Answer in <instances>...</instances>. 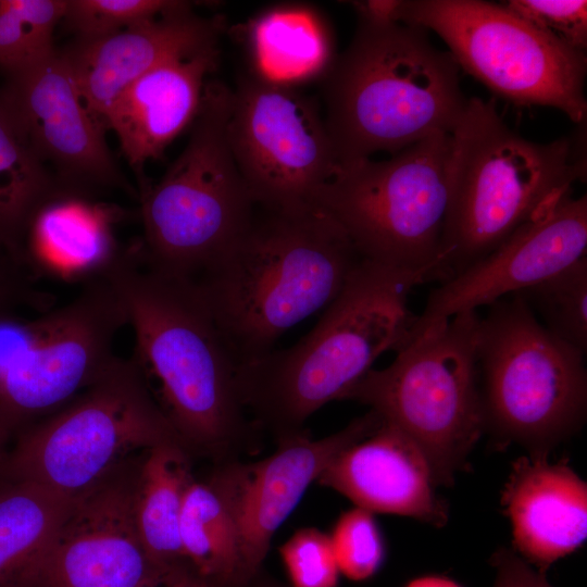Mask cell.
Returning a JSON list of instances; mask_svg holds the SVG:
<instances>
[{"instance_id":"obj_1","label":"cell","mask_w":587,"mask_h":587,"mask_svg":"<svg viewBox=\"0 0 587 587\" xmlns=\"http://www.w3.org/2000/svg\"><path fill=\"white\" fill-rule=\"evenodd\" d=\"M105 275L133 328V355L189 452L237 459L252 445L255 425L239 398L237 364L197 285L148 267L132 246Z\"/></svg>"},{"instance_id":"obj_2","label":"cell","mask_w":587,"mask_h":587,"mask_svg":"<svg viewBox=\"0 0 587 587\" xmlns=\"http://www.w3.org/2000/svg\"><path fill=\"white\" fill-rule=\"evenodd\" d=\"M361 261L344 229L316 204H255L241 232L192 282L238 367L324 310Z\"/></svg>"},{"instance_id":"obj_3","label":"cell","mask_w":587,"mask_h":587,"mask_svg":"<svg viewBox=\"0 0 587 587\" xmlns=\"http://www.w3.org/2000/svg\"><path fill=\"white\" fill-rule=\"evenodd\" d=\"M422 280L363 260L314 327L298 342L237 367V388L253 424L276 442L304 433L305 421L346 394L387 351L408 340L410 291Z\"/></svg>"},{"instance_id":"obj_4","label":"cell","mask_w":587,"mask_h":587,"mask_svg":"<svg viewBox=\"0 0 587 587\" xmlns=\"http://www.w3.org/2000/svg\"><path fill=\"white\" fill-rule=\"evenodd\" d=\"M322 83L338 165L451 134L467 102L452 55L427 30L394 20L358 16Z\"/></svg>"},{"instance_id":"obj_5","label":"cell","mask_w":587,"mask_h":587,"mask_svg":"<svg viewBox=\"0 0 587 587\" xmlns=\"http://www.w3.org/2000/svg\"><path fill=\"white\" fill-rule=\"evenodd\" d=\"M586 178L585 128L551 142L510 128L473 97L451 133L440 283L484 258Z\"/></svg>"},{"instance_id":"obj_6","label":"cell","mask_w":587,"mask_h":587,"mask_svg":"<svg viewBox=\"0 0 587 587\" xmlns=\"http://www.w3.org/2000/svg\"><path fill=\"white\" fill-rule=\"evenodd\" d=\"M233 90L207 82L188 141L161 179L138 189V259L165 275L193 280L248 223L255 201L233 157L227 122Z\"/></svg>"},{"instance_id":"obj_7","label":"cell","mask_w":587,"mask_h":587,"mask_svg":"<svg viewBox=\"0 0 587 587\" xmlns=\"http://www.w3.org/2000/svg\"><path fill=\"white\" fill-rule=\"evenodd\" d=\"M479 322L477 311H465L410 338L390 365L370 370L344 397L369 405L408 436L435 485H452L485 430Z\"/></svg>"},{"instance_id":"obj_8","label":"cell","mask_w":587,"mask_h":587,"mask_svg":"<svg viewBox=\"0 0 587 587\" xmlns=\"http://www.w3.org/2000/svg\"><path fill=\"white\" fill-rule=\"evenodd\" d=\"M14 438L0 476L32 482L68 499L150 448L178 444L187 449L134 355L116 357L71 402Z\"/></svg>"},{"instance_id":"obj_9","label":"cell","mask_w":587,"mask_h":587,"mask_svg":"<svg viewBox=\"0 0 587 587\" xmlns=\"http://www.w3.org/2000/svg\"><path fill=\"white\" fill-rule=\"evenodd\" d=\"M451 134H437L385 161L340 164L317 193L320 207L363 260L440 282L449 203Z\"/></svg>"},{"instance_id":"obj_10","label":"cell","mask_w":587,"mask_h":587,"mask_svg":"<svg viewBox=\"0 0 587 587\" xmlns=\"http://www.w3.org/2000/svg\"><path fill=\"white\" fill-rule=\"evenodd\" d=\"M489 308L477 337L485 429L548 455L585 420V354L552 335L520 294Z\"/></svg>"},{"instance_id":"obj_11","label":"cell","mask_w":587,"mask_h":587,"mask_svg":"<svg viewBox=\"0 0 587 587\" xmlns=\"http://www.w3.org/2000/svg\"><path fill=\"white\" fill-rule=\"evenodd\" d=\"M80 286L35 317L0 316V428L9 439L71 402L117 357L128 322L116 289L107 275Z\"/></svg>"},{"instance_id":"obj_12","label":"cell","mask_w":587,"mask_h":587,"mask_svg":"<svg viewBox=\"0 0 587 587\" xmlns=\"http://www.w3.org/2000/svg\"><path fill=\"white\" fill-rule=\"evenodd\" d=\"M395 21L433 30L460 70L517 105H544L586 121L585 52L482 0H395Z\"/></svg>"},{"instance_id":"obj_13","label":"cell","mask_w":587,"mask_h":587,"mask_svg":"<svg viewBox=\"0 0 587 587\" xmlns=\"http://www.w3.org/2000/svg\"><path fill=\"white\" fill-rule=\"evenodd\" d=\"M228 143L257 204H314L338 168L317 102L298 88L251 75L232 93Z\"/></svg>"},{"instance_id":"obj_14","label":"cell","mask_w":587,"mask_h":587,"mask_svg":"<svg viewBox=\"0 0 587 587\" xmlns=\"http://www.w3.org/2000/svg\"><path fill=\"white\" fill-rule=\"evenodd\" d=\"M7 76L0 96L61 195H136L107 143L108 129L85 105L63 50Z\"/></svg>"},{"instance_id":"obj_15","label":"cell","mask_w":587,"mask_h":587,"mask_svg":"<svg viewBox=\"0 0 587 587\" xmlns=\"http://www.w3.org/2000/svg\"><path fill=\"white\" fill-rule=\"evenodd\" d=\"M142 453L71 499L30 587H139L159 566L134 515Z\"/></svg>"},{"instance_id":"obj_16","label":"cell","mask_w":587,"mask_h":587,"mask_svg":"<svg viewBox=\"0 0 587 587\" xmlns=\"http://www.w3.org/2000/svg\"><path fill=\"white\" fill-rule=\"evenodd\" d=\"M587 197L572 191L480 260L442 282L415 315L410 338L465 311H477L587 257Z\"/></svg>"},{"instance_id":"obj_17","label":"cell","mask_w":587,"mask_h":587,"mask_svg":"<svg viewBox=\"0 0 587 587\" xmlns=\"http://www.w3.org/2000/svg\"><path fill=\"white\" fill-rule=\"evenodd\" d=\"M223 30V18L200 16L184 1L112 35L77 40L63 52L85 105L103 124L107 109L132 82L165 61L217 45Z\"/></svg>"},{"instance_id":"obj_18","label":"cell","mask_w":587,"mask_h":587,"mask_svg":"<svg viewBox=\"0 0 587 587\" xmlns=\"http://www.w3.org/2000/svg\"><path fill=\"white\" fill-rule=\"evenodd\" d=\"M383 423L374 411L321 439L305 432L277 441L275 452L247 463L241 492L242 565L246 585L260 573L274 534L330 461Z\"/></svg>"},{"instance_id":"obj_19","label":"cell","mask_w":587,"mask_h":587,"mask_svg":"<svg viewBox=\"0 0 587 587\" xmlns=\"http://www.w3.org/2000/svg\"><path fill=\"white\" fill-rule=\"evenodd\" d=\"M217 60L212 45L165 61L126 86L107 109L103 125L115 133L138 189L149 182L146 163L159 159L193 122Z\"/></svg>"},{"instance_id":"obj_20","label":"cell","mask_w":587,"mask_h":587,"mask_svg":"<svg viewBox=\"0 0 587 587\" xmlns=\"http://www.w3.org/2000/svg\"><path fill=\"white\" fill-rule=\"evenodd\" d=\"M316 482L372 513L409 516L437 527L448 521L447 505L436 496L424 455L385 421L340 451Z\"/></svg>"},{"instance_id":"obj_21","label":"cell","mask_w":587,"mask_h":587,"mask_svg":"<svg viewBox=\"0 0 587 587\" xmlns=\"http://www.w3.org/2000/svg\"><path fill=\"white\" fill-rule=\"evenodd\" d=\"M502 504L515 549L541 573L586 540L587 486L565 463L547 455L517 459Z\"/></svg>"},{"instance_id":"obj_22","label":"cell","mask_w":587,"mask_h":587,"mask_svg":"<svg viewBox=\"0 0 587 587\" xmlns=\"http://www.w3.org/2000/svg\"><path fill=\"white\" fill-rule=\"evenodd\" d=\"M128 213L92 198L59 195L33 216L23 245L22 261L41 276L85 284L104 276L120 260L114 225Z\"/></svg>"},{"instance_id":"obj_23","label":"cell","mask_w":587,"mask_h":587,"mask_svg":"<svg viewBox=\"0 0 587 587\" xmlns=\"http://www.w3.org/2000/svg\"><path fill=\"white\" fill-rule=\"evenodd\" d=\"M247 463L217 462L204 479L193 478L179 523L183 554L199 575L218 587H245L241 492Z\"/></svg>"},{"instance_id":"obj_24","label":"cell","mask_w":587,"mask_h":587,"mask_svg":"<svg viewBox=\"0 0 587 587\" xmlns=\"http://www.w3.org/2000/svg\"><path fill=\"white\" fill-rule=\"evenodd\" d=\"M247 38L253 75L283 87L323 78L337 55L327 22L302 4L262 12L251 21Z\"/></svg>"},{"instance_id":"obj_25","label":"cell","mask_w":587,"mask_h":587,"mask_svg":"<svg viewBox=\"0 0 587 587\" xmlns=\"http://www.w3.org/2000/svg\"><path fill=\"white\" fill-rule=\"evenodd\" d=\"M191 455L182 445L163 444L146 450L139 459L135 522L146 552L159 566L187 563L179 523L186 491L195 478Z\"/></svg>"},{"instance_id":"obj_26","label":"cell","mask_w":587,"mask_h":587,"mask_svg":"<svg viewBox=\"0 0 587 587\" xmlns=\"http://www.w3.org/2000/svg\"><path fill=\"white\" fill-rule=\"evenodd\" d=\"M70 502L38 484L0 476V587H30Z\"/></svg>"},{"instance_id":"obj_27","label":"cell","mask_w":587,"mask_h":587,"mask_svg":"<svg viewBox=\"0 0 587 587\" xmlns=\"http://www.w3.org/2000/svg\"><path fill=\"white\" fill-rule=\"evenodd\" d=\"M61 195L0 96V248L22 261L23 240L36 212Z\"/></svg>"},{"instance_id":"obj_28","label":"cell","mask_w":587,"mask_h":587,"mask_svg":"<svg viewBox=\"0 0 587 587\" xmlns=\"http://www.w3.org/2000/svg\"><path fill=\"white\" fill-rule=\"evenodd\" d=\"M66 0H0V68L7 74L50 53Z\"/></svg>"},{"instance_id":"obj_29","label":"cell","mask_w":587,"mask_h":587,"mask_svg":"<svg viewBox=\"0 0 587 587\" xmlns=\"http://www.w3.org/2000/svg\"><path fill=\"white\" fill-rule=\"evenodd\" d=\"M552 335L587 351V257L519 292Z\"/></svg>"},{"instance_id":"obj_30","label":"cell","mask_w":587,"mask_h":587,"mask_svg":"<svg viewBox=\"0 0 587 587\" xmlns=\"http://www.w3.org/2000/svg\"><path fill=\"white\" fill-rule=\"evenodd\" d=\"M179 0H66L62 22L77 40L105 37L155 18L179 5Z\"/></svg>"},{"instance_id":"obj_31","label":"cell","mask_w":587,"mask_h":587,"mask_svg":"<svg viewBox=\"0 0 587 587\" xmlns=\"http://www.w3.org/2000/svg\"><path fill=\"white\" fill-rule=\"evenodd\" d=\"M329 537L339 573L349 579L365 580L382 566L385 546L372 512L358 507L344 512Z\"/></svg>"},{"instance_id":"obj_32","label":"cell","mask_w":587,"mask_h":587,"mask_svg":"<svg viewBox=\"0 0 587 587\" xmlns=\"http://www.w3.org/2000/svg\"><path fill=\"white\" fill-rule=\"evenodd\" d=\"M279 552L292 587H337L340 573L329 535L300 528Z\"/></svg>"},{"instance_id":"obj_33","label":"cell","mask_w":587,"mask_h":587,"mask_svg":"<svg viewBox=\"0 0 587 587\" xmlns=\"http://www.w3.org/2000/svg\"><path fill=\"white\" fill-rule=\"evenodd\" d=\"M502 4L561 43L585 52L587 47V1L509 0Z\"/></svg>"},{"instance_id":"obj_34","label":"cell","mask_w":587,"mask_h":587,"mask_svg":"<svg viewBox=\"0 0 587 587\" xmlns=\"http://www.w3.org/2000/svg\"><path fill=\"white\" fill-rule=\"evenodd\" d=\"M38 278L16 257L0 248V316L18 310L43 312L53 305V296L40 290Z\"/></svg>"},{"instance_id":"obj_35","label":"cell","mask_w":587,"mask_h":587,"mask_svg":"<svg viewBox=\"0 0 587 587\" xmlns=\"http://www.w3.org/2000/svg\"><path fill=\"white\" fill-rule=\"evenodd\" d=\"M491 564L496 569L494 587H552L545 573L532 567L509 549L497 551Z\"/></svg>"},{"instance_id":"obj_36","label":"cell","mask_w":587,"mask_h":587,"mask_svg":"<svg viewBox=\"0 0 587 587\" xmlns=\"http://www.w3.org/2000/svg\"><path fill=\"white\" fill-rule=\"evenodd\" d=\"M139 587H218L199 575L189 564L157 566Z\"/></svg>"},{"instance_id":"obj_37","label":"cell","mask_w":587,"mask_h":587,"mask_svg":"<svg viewBox=\"0 0 587 587\" xmlns=\"http://www.w3.org/2000/svg\"><path fill=\"white\" fill-rule=\"evenodd\" d=\"M405 587H461L454 580L442 576H423L411 580Z\"/></svg>"},{"instance_id":"obj_38","label":"cell","mask_w":587,"mask_h":587,"mask_svg":"<svg viewBox=\"0 0 587 587\" xmlns=\"http://www.w3.org/2000/svg\"><path fill=\"white\" fill-rule=\"evenodd\" d=\"M245 587H282V586L267 579H259V574H258Z\"/></svg>"},{"instance_id":"obj_39","label":"cell","mask_w":587,"mask_h":587,"mask_svg":"<svg viewBox=\"0 0 587 587\" xmlns=\"http://www.w3.org/2000/svg\"><path fill=\"white\" fill-rule=\"evenodd\" d=\"M10 439L8 436L3 433V430L0 428V466L4 460V457L8 452L7 445Z\"/></svg>"}]
</instances>
